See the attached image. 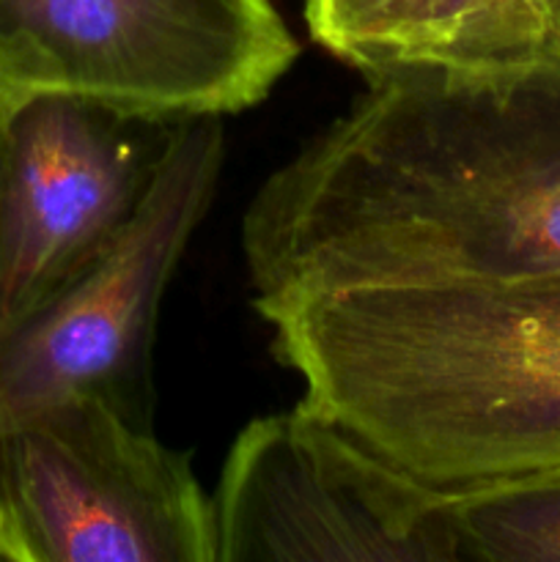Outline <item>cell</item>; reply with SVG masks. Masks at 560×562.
I'll use <instances>...</instances> for the list:
<instances>
[{
  "instance_id": "1",
  "label": "cell",
  "mask_w": 560,
  "mask_h": 562,
  "mask_svg": "<svg viewBox=\"0 0 560 562\" xmlns=\"http://www.w3.org/2000/svg\"><path fill=\"white\" fill-rule=\"evenodd\" d=\"M256 311L360 285L560 280V60L395 71L253 195Z\"/></svg>"
},
{
  "instance_id": "2",
  "label": "cell",
  "mask_w": 560,
  "mask_h": 562,
  "mask_svg": "<svg viewBox=\"0 0 560 562\" xmlns=\"http://www.w3.org/2000/svg\"><path fill=\"white\" fill-rule=\"evenodd\" d=\"M264 318L300 404L417 481L560 467V280L360 285Z\"/></svg>"
},
{
  "instance_id": "3",
  "label": "cell",
  "mask_w": 560,
  "mask_h": 562,
  "mask_svg": "<svg viewBox=\"0 0 560 562\" xmlns=\"http://www.w3.org/2000/svg\"><path fill=\"white\" fill-rule=\"evenodd\" d=\"M296 53L272 0H0V99L66 91L223 119L264 102Z\"/></svg>"
},
{
  "instance_id": "4",
  "label": "cell",
  "mask_w": 560,
  "mask_h": 562,
  "mask_svg": "<svg viewBox=\"0 0 560 562\" xmlns=\"http://www.w3.org/2000/svg\"><path fill=\"white\" fill-rule=\"evenodd\" d=\"M223 154L217 115L181 121L119 236L0 335V431L71 395H97L148 428L159 305L212 203Z\"/></svg>"
},
{
  "instance_id": "5",
  "label": "cell",
  "mask_w": 560,
  "mask_h": 562,
  "mask_svg": "<svg viewBox=\"0 0 560 562\" xmlns=\"http://www.w3.org/2000/svg\"><path fill=\"white\" fill-rule=\"evenodd\" d=\"M212 503L217 562H467L453 494L305 404L242 428Z\"/></svg>"
},
{
  "instance_id": "6",
  "label": "cell",
  "mask_w": 560,
  "mask_h": 562,
  "mask_svg": "<svg viewBox=\"0 0 560 562\" xmlns=\"http://www.w3.org/2000/svg\"><path fill=\"white\" fill-rule=\"evenodd\" d=\"M0 503L27 562H217L214 503L187 456L97 395L0 431Z\"/></svg>"
},
{
  "instance_id": "7",
  "label": "cell",
  "mask_w": 560,
  "mask_h": 562,
  "mask_svg": "<svg viewBox=\"0 0 560 562\" xmlns=\"http://www.w3.org/2000/svg\"><path fill=\"white\" fill-rule=\"evenodd\" d=\"M181 121L66 91L0 99V335L119 236Z\"/></svg>"
},
{
  "instance_id": "8",
  "label": "cell",
  "mask_w": 560,
  "mask_h": 562,
  "mask_svg": "<svg viewBox=\"0 0 560 562\" xmlns=\"http://www.w3.org/2000/svg\"><path fill=\"white\" fill-rule=\"evenodd\" d=\"M478 0H305L313 42L366 77L461 71Z\"/></svg>"
},
{
  "instance_id": "9",
  "label": "cell",
  "mask_w": 560,
  "mask_h": 562,
  "mask_svg": "<svg viewBox=\"0 0 560 562\" xmlns=\"http://www.w3.org/2000/svg\"><path fill=\"white\" fill-rule=\"evenodd\" d=\"M450 494L467 562H560V467Z\"/></svg>"
},
{
  "instance_id": "10",
  "label": "cell",
  "mask_w": 560,
  "mask_h": 562,
  "mask_svg": "<svg viewBox=\"0 0 560 562\" xmlns=\"http://www.w3.org/2000/svg\"><path fill=\"white\" fill-rule=\"evenodd\" d=\"M560 60V0H478L461 71Z\"/></svg>"
},
{
  "instance_id": "11",
  "label": "cell",
  "mask_w": 560,
  "mask_h": 562,
  "mask_svg": "<svg viewBox=\"0 0 560 562\" xmlns=\"http://www.w3.org/2000/svg\"><path fill=\"white\" fill-rule=\"evenodd\" d=\"M0 562H27L25 549H22L20 538H16V530L5 508L0 510Z\"/></svg>"
},
{
  "instance_id": "12",
  "label": "cell",
  "mask_w": 560,
  "mask_h": 562,
  "mask_svg": "<svg viewBox=\"0 0 560 562\" xmlns=\"http://www.w3.org/2000/svg\"><path fill=\"white\" fill-rule=\"evenodd\" d=\"M0 510H3V503H0Z\"/></svg>"
}]
</instances>
